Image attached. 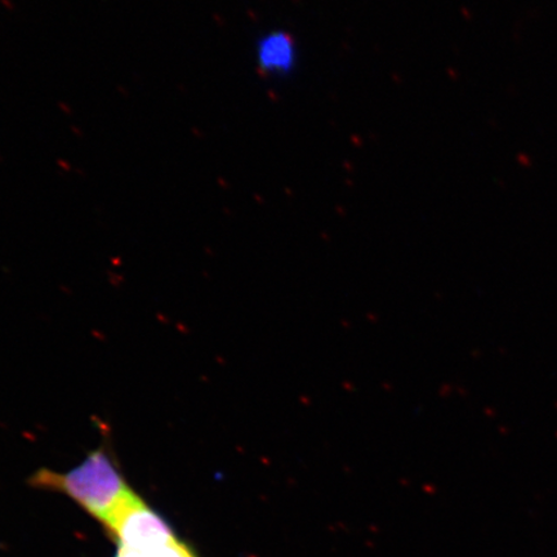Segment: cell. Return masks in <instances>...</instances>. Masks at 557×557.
<instances>
[{
    "label": "cell",
    "instance_id": "3",
    "mask_svg": "<svg viewBox=\"0 0 557 557\" xmlns=\"http://www.w3.org/2000/svg\"><path fill=\"white\" fill-rule=\"evenodd\" d=\"M115 557H197L193 549L185 543L176 540L169 545L145 549V552H131V549L117 548Z\"/></svg>",
    "mask_w": 557,
    "mask_h": 557
},
{
    "label": "cell",
    "instance_id": "1",
    "mask_svg": "<svg viewBox=\"0 0 557 557\" xmlns=\"http://www.w3.org/2000/svg\"><path fill=\"white\" fill-rule=\"evenodd\" d=\"M29 484L39 490L64 494L102 525L136 494L107 442L90 451L85 461L72 470L58 472L40 469L34 472Z\"/></svg>",
    "mask_w": 557,
    "mask_h": 557
},
{
    "label": "cell",
    "instance_id": "2",
    "mask_svg": "<svg viewBox=\"0 0 557 557\" xmlns=\"http://www.w3.org/2000/svg\"><path fill=\"white\" fill-rule=\"evenodd\" d=\"M103 527L113 535L117 548L131 552H145L177 540L169 522L146 505L137 493L117 508Z\"/></svg>",
    "mask_w": 557,
    "mask_h": 557
}]
</instances>
